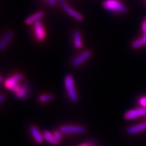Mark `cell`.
Here are the masks:
<instances>
[{
    "mask_svg": "<svg viewBox=\"0 0 146 146\" xmlns=\"http://www.w3.org/2000/svg\"><path fill=\"white\" fill-rule=\"evenodd\" d=\"M104 8L114 14L125 13L127 8L119 0H105L102 3Z\"/></svg>",
    "mask_w": 146,
    "mask_h": 146,
    "instance_id": "obj_1",
    "label": "cell"
},
{
    "mask_svg": "<svg viewBox=\"0 0 146 146\" xmlns=\"http://www.w3.org/2000/svg\"><path fill=\"white\" fill-rule=\"evenodd\" d=\"M64 84L67 93H68L69 98L72 102H76L78 100V96L76 94L75 88H74V79L72 76L68 74L65 77Z\"/></svg>",
    "mask_w": 146,
    "mask_h": 146,
    "instance_id": "obj_2",
    "label": "cell"
},
{
    "mask_svg": "<svg viewBox=\"0 0 146 146\" xmlns=\"http://www.w3.org/2000/svg\"><path fill=\"white\" fill-rule=\"evenodd\" d=\"M58 1L59 3L61 5V6L62 7V8L64 10V11L66 12L68 15L72 16V18H74V19H76L78 21H82L83 20V16L82 14L78 13V12H76V10H74V9H72L71 7L69 6V5L66 2L65 0H58Z\"/></svg>",
    "mask_w": 146,
    "mask_h": 146,
    "instance_id": "obj_3",
    "label": "cell"
},
{
    "mask_svg": "<svg viewBox=\"0 0 146 146\" xmlns=\"http://www.w3.org/2000/svg\"><path fill=\"white\" fill-rule=\"evenodd\" d=\"M60 131L65 134H78V133H85L86 129L85 127L81 126L64 125L60 127Z\"/></svg>",
    "mask_w": 146,
    "mask_h": 146,
    "instance_id": "obj_4",
    "label": "cell"
},
{
    "mask_svg": "<svg viewBox=\"0 0 146 146\" xmlns=\"http://www.w3.org/2000/svg\"><path fill=\"white\" fill-rule=\"evenodd\" d=\"M145 115H146V108H137L129 110L124 115V117L126 120H129Z\"/></svg>",
    "mask_w": 146,
    "mask_h": 146,
    "instance_id": "obj_5",
    "label": "cell"
},
{
    "mask_svg": "<svg viewBox=\"0 0 146 146\" xmlns=\"http://www.w3.org/2000/svg\"><path fill=\"white\" fill-rule=\"evenodd\" d=\"M34 31L36 39L38 41H41L44 40L46 33H45V29L42 25L41 22L38 21L34 23Z\"/></svg>",
    "mask_w": 146,
    "mask_h": 146,
    "instance_id": "obj_6",
    "label": "cell"
},
{
    "mask_svg": "<svg viewBox=\"0 0 146 146\" xmlns=\"http://www.w3.org/2000/svg\"><path fill=\"white\" fill-rule=\"evenodd\" d=\"M23 78V76L21 74H16L15 75L8 78L5 82V86L8 89H11L14 86L17 85L19 81H21Z\"/></svg>",
    "mask_w": 146,
    "mask_h": 146,
    "instance_id": "obj_7",
    "label": "cell"
},
{
    "mask_svg": "<svg viewBox=\"0 0 146 146\" xmlns=\"http://www.w3.org/2000/svg\"><path fill=\"white\" fill-rule=\"evenodd\" d=\"M91 53L89 51H86V52H84L83 53L78 56L77 58H76L75 59L73 60L72 62V65L75 67H78L79 66H81L82 64H83L87 60H88L89 58L91 57Z\"/></svg>",
    "mask_w": 146,
    "mask_h": 146,
    "instance_id": "obj_8",
    "label": "cell"
},
{
    "mask_svg": "<svg viewBox=\"0 0 146 146\" xmlns=\"http://www.w3.org/2000/svg\"><path fill=\"white\" fill-rule=\"evenodd\" d=\"M30 131L33 137L34 138L35 141L37 143H43V139H44V137L43 135L41 134L39 129L36 128L35 126H31L30 127Z\"/></svg>",
    "mask_w": 146,
    "mask_h": 146,
    "instance_id": "obj_9",
    "label": "cell"
},
{
    "mask_svg": "<svg viewBox=\"0 0 146 146\" xmlns=\"http://www.w3.org/2000/svg\"><path fill=\"white\" fill-rule=\"evenodd\" d=\"M14 36V33L12 31L7 32L4 36H3V39L0 41V51H3L5 49V47L8 46L9 43L11 41Z\"/></svg>",
    "mask_w": 146,
    "mask_h": 146,
    "instance_id": "obj_10",
    "label": "cell"
},
{
    "mask_svg": "<svg viewBox=\"0 0 146 146\" xmlns=\"http://www.w3.org/2000/svg\"><path fill=\"white\" fill-rule=\"evenodd\" d=\"M43 16H44V12H42V11H39V12L32 14L31 16H29L25 20V23H26V25H32V24H34L35 22L39 21L41 18L43 17Z\"/></svg>",
    "mask_w": 146,
    "mask_h": 146,
    "instance_id": "obj_11",
    "label": "cell"
},
{
    "mask_svg": "<svg viewBox=\"0 0 146 146\" xmlns=\"http://www.w3.org/2000/svg\"><path fill=\"white\" fill-rule=\"evenodd\" d=\"M145 130H146V123L139 124V125L128 128L127 131L129 134L132 135L135 134V133H139L141 131H143Z\"/></svg>",
    "mask_w": 146,
    "mask_h": 146,
    "instance_id": "obj_12",
    "label": "cell"
},
{
    "mask_svg": "<svg viewBox=\"0 0 146 146\" xmlns=\"http://www.w3.org/2000/svg\"><path fill=\"white\" fill-rule=\"evenodd\" d=\"M29 93V87L27 84H24V85H21V88H20L19 91L17 93H16L15 95L16 98L18 99L23 100L25 99L28 96Z\"/></svg>",
    "mask_w": 146,
    "mask_h": 146,
    "instance_id": "obj_13",
    "label": "cell"
},
{
    "mask_svg": "<svg viewBox=\"0 0 146 146\" xmlns=\"http://www.w3.org/2000/svg\"><path fill=\"white\" fill-rule=\"evenodd\" d=\"M43 137H44V139L46 140L47 142L51 144H53V145H58L60 143V141L58 139H57L55 136L54 135V134L51 133L50 131H45L43 132Z\"/></svg>",
    "mask_w": 146,
    "mask_h": 146,
    "instance_id": "obj_14",
    "label": "cell"
},
{
    "mask_svg": "<svg viewBox=\"0 0 146 146\" xmlns=\"http://www.w3.org/2000/svg\"><path fill=\"white\" fill-rule=\"evenodd\" d=\"M73 38H74V45L75 47H76L77 49L81 48L82 46H83V42H82L81 33L78 31H74Z\"/></svg>",
    "mask_w": 146,
    "mask_h": 146,
    "instance_id": "obj_15",
    "label": "cell"
},
{
    "mask_svg": "<svg viewBox=\"0 0 146 146\" xmlns=\"http://www.w3.org/2000/svg\"><path fill=\"white\" fill-rule=\"evenodd\" d=\"M144 45H146V35H143V36H142L141 39H139L136 41H133L131 46L133 49H137Z\"/></svg>",
    "mask_w": 146,
    "mask_h": 146,
    "instance_id": "obj_16",
    "label": "cell"
},
{
    "mask_svg": "<svg viewBox=\"0 0 146 146\" xmlns=\"http://www.w3.org/2000/svg\"><path fill=\"white\" fill-rule=\"evenodd\" d=\"M53 98H54V97H53L52 95L45 94V95H43V96H40L39 98V100L41 102H50L51 100H52Z\"/></svg>",
    "mask_w": 146,
    "mask_h": 146,
    "instance_id": "obj_17",
    "label": "cell"
},
{
    "mask_svg": "<svg viewBox=\"0 0 146 146\" xmlns=\"http://www.w3.org/2000/svg\"><path fill=\"white\" fill-rule=\"evenodd\" d=\"M54 135L55 136V137L57 139L59 140V141L62 139V134L61 131H60V132H58V131H56V132L54 133Z\"/></svg>",
    "mask_w": 146,
    "mask_h": 146,
    "instance_id": "obj_18",
    "label": "cell"
},
{
    "mask_svg": "<svg viewBox=\"0 0 146 146\" xmlns=\"http://www.w3.org/2000/svg\"><path fill=\"white\" fill-rule=\"evenodd\" d=\"M139 102V104L142 106L146 108V97H142V98H140Z\"/></svg>",
    "mask_w": 146,
    "mask_h": 146,
    "instance_id": "obj_19",
    "label": "cell"
},
{
    "mask_svg": "<svg viewBox=\"0 0 146 146\" xmlns=\"http://www.w3.org/2000/svg\"><path fill=\"white\" fill-rule=\"evenodd\" d=\"M21 85H19L18 84H17V85H16L15 86H14L13 87H12V88L10 90L12 91L13 93H14V94H16V93H17L18 91H19L20 88H21Z\"/></svg>",
    "mask_w": 146,
    "mask_h": 146,
    "instance_id": "obj_20",
    "label": "cell"
},
{
    "mask_svg": "<svg viewBox=\"0 0 146 146\" xmlns=\"http://www.w3.org/2000/svg\"><path fill=\"white\" fill-rule=\"evenodd\" d=\"M141 27H142V31H143V35H146V20L143 22Z\"/></svg>",
    "mask_w": 146,
    "mask_h": 146,
    "instance_id": "obj_21",
    "label": "cell"
},
{
    "mask_svg": "<svg viewBox=\"0 0 146 146\" xmlns=\"http://www.w3.org/2000/svg\"><path fill=\"white\" fill-rule=\"evenodd\" d=\"M47 3H48V5H50V6H54V5L56 4V1H58V0H47Z\"/></svg>",
    "mask_w": 146,
    "mask_h": 146,
    "instance_id": "obj_22",
    "label": "cell"
},
{
    "mask_svg": "<svg viewBox=\"0 0 146 146\" xmlns=\"http://www.w3.org/2000/svg\"><path fill=\"white\" fill-rule=\"evenodd\" d=\"M79 146H95V144L93 142H89L87 143H83Z\"/></svg>",
    "mask_w": 146,
    "mask_h": 146,
    "instance_id": "obj_23",
    "label": "cell"
},
{
    "mask_svg": "<svg viewBox=\"0 0 146 146\" xmlns=\"http://www.w3.org/2000/svg\"><path fill=\"white\" fill-rule=\"evenodd\" d=\"M4 100H5L4 96H3V95H0V103H1V102L4 101Z\"/></svg>",
    "mask_w": 146,
    "mask_h": 146,
    "instance_id": "obj_24",
    "label": "cell"
},
{
    "mask_svg": "<svg viewBox=\"0 0 146 146\" xmlns=\"http://www.w3.org/2000/svg\"><path fill=\"white\" fill-rule=\"evenodd\" d=\"M1 81H2V78H1V76H0V83H1Z\"/></svg>",
    "mask_w": 146,
    "mask_h": 146,
    "instance_id": "obj_25",
    "label": "cell"
},
{
    "mask_svg": "<svg viewBox=\"0 0 146 146\" xmlns=\"http://www.w3.org/2000/svg\"><path fill=\"white\" fill-rule=\"evenodd\" d=\"M43 1H46V0H43Z\"/></svg>",
    "mask_w": 146,
    "mask_h": 146,
    "instance_id": "obj_26",
    "label": "cell"
}]
</instances>
